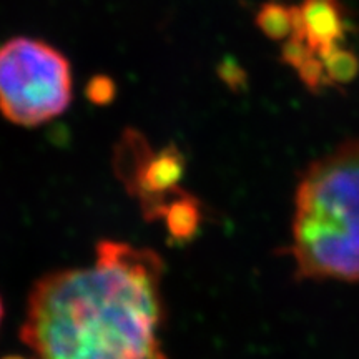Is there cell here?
<instances>
[{"instance_id": "cell-1", "label": "cell", "mask_w": 359, "mask_h": 359, "mask_svg": "<svg viewBox=\"0 0 359 359\" xmlns=\"http://www.w3.org/2000/svg\"><path fill=\"white\" fill-rule=\"evenodd\" d=\"M163 262L155 251L102 240L87 266L35 283L20 327L30 359H168Z\"/></svg>"}, {"instance_id": "cell-2", "label": "cell", "mask_w": 359, "mask_h": 359, "mask_svg": "<svg viewBox=\"0 0 359 359\" xmlns=\"http://www.w3.org/2000/svg\"><path fill=\"white\" fill-rule=\"evenodd\" d=\"M298 280L359 283V138L309 165L294 196Z\"/></svg>"}, {"instance_id": "cell-3", "label": "cell", "mask_w": 359, "mask_h": 359, "mask_svg": "<svg viewBox=\"0 0 359 359\" xmlns=\"http://www.w3.org/2000/svg\"><path fill=\"white\" fill-rule=\"evenodd\" d=\"M74 93L65 53L45 40L12 37L0 43V114L20 127H39L69 109Z\"/></svg>"}, {"instance_id": "cell-4", "label": "cell", "mask_w": 359, "mask_h": 359, "mask_svg": "<svg viewBox=\"0 0 359 359\" xmlns=\"http://www.w3.org/2000/svg\"><path fill=\"white\" fill-rule=\"evenodd\" d=\"M116 172L130 191L140 200L148 219L160 218L167 205L183 190L178 187L187 160L175 145L154 154L138 132H127L115 155Z\"/></svg>"}, {"instance_id": "cell-5", "label": "cell", "mask_w": 359, "mask_h": 359, "mask_svg": "<svg viewBox=\"0 0 359 359\" xmlns=\"http://www.w3.org/2000/svg\"><path fill=\"white\" fill-rule=\"evenodd\" d=\"M302 34L316 53L343 43L348 34L346 11L339 0H303L298 6Z\"/></svg>"}, {"instance_id": "cell-6", "label": "cell", "mask_w": 359, "mask_h": 359, "mask_svg": "<svg viewBox=\"0 0 359 359\" xmlns=\"http://www.w3.org/2000/svg\"><path fill=\"white\" fill-rule=\"evenodd\" d=\"M161 217L167 223L170 238L178 243H187L198 235L201 224L200 201L190 193L182 191L170 201Z\"/></svg>"}, {"instance_id": "cell-7", "label": "cell", "mask_w": 359, "mask_h": 359, "mask_svg": "<svg viewBox=\"0 0 359 359\" xmlns=\"http://www.w3.org/2000/svg\"><path fill=\"white\" fill-rule=\"evenodd\" d=\"M255 24L269 40L283 42L293 34H302L298 6H286L278 0H266L262 4L255 17Z\"/></svg>"}, {"instance_id": "cell-8", "label": "cell", "mask_w": 359, "mask_h": 359, "mask_svg": "<svg viewBox=\"0 0 359 359\" xmlns=\"http://www.w3.org/2000/svg\"><path fill=\"white\" fill-rule=\"evenodd\" d=\"M318 55L325 64L326 75L331 85H348L354 82L359 75L358 55L341 43L318 53Z\"/></svg>"}, {"instance_id": "cell-9", "label": "cell", "mask_w": 359, "mask_h": 359, "mask_svg": "<svg viewBox=\"0 0 359 359\" xmlns=\"http://www.w3.org/2000/svg\"><path fill=\"white\" fill-rule=\"evenodd\" d=\"M313 47L303 34H293L288 39L283 40L281 47V62L298 70L309 57L314 55Z\"/></svg>"}, {"instance_id": "cell-10", "label": "cell", "mask_w": 359, "mask_h": 359, "mask_svg": "<svg viewBox=\"0 0 359 359\" xmlns=\"http://www.w3.org/2000/svg\"><path fill=\"white\" fill-rule=\"evenodd\" d=\"M217 74L219 80L235 93L245 92L248 87V74L235 57L224 55L217 67Z\"/></svg>"}, {"instance_id": "cell-11", "label": "cell", "mask_w": 359, "mask_h": 359, "mask_svg": "<svg viewBox=\"0 0 359 359\" xmlns=\"http://www.w3.org/2000/svg\"><path fill=\"white\" fill-rule=\"evenodd\" d=\"M299 80H302L304 87H306L309 92L318 93L327 85H331L330 79L326 75L325 64H323L321 57L318 53H314L313 57H309L304 64L298 69Z\"/></svg>"}, {"instance_id": "cell-12", "label": "cell", "mask_w": 359, "mask_h": 359, "mask_svg": "<svg viewBox=\"0 0 359 359\" xmlns=\"http://www.w3.org/2000/svg\"><path fill=\"white\" fill-rule=\"evenodd\" d=\"M87 95L95 103H109L115 95V85L107 77H95L87 87Z\"/></svg>"}, {"instance_id": "cell-13", "label": "cell", "mask_w": 359, "mask_h": 359, "mask_svg": "<svg viewBox=\"0 0 359 359\" xmlns=\"http://www.w3.org/2000/svg\"><path fill=\"white\" fill-rule=\"evenodd\" d=\"M4 318V304H2V298H0V323H2Z\"/></svg>"}, {"instance_id": "cell-14", "label": "cell", "mask_w": 359, "mask_h": 359, "mask_svg": "<svg viewBox=\"0 0 359 359\" xmlns=\"http://www.w3.org/2000/svg\"><path fill=\"white\" fill-rule=\"evenodd\" d=\"M6 359H25V358H6ZM27 359H30V358H27Z\"/></svg>"}]
</instances>
